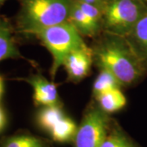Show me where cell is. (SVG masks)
Here are the masks:
<instances>
[{
    "instance_id": "8fae6325",
    "label": "cell",
    "mask_w": 147,
    "mask_h": 147,
    "mask_svg": "<svg viewBox=\"0 0 147 147\" xmlns=\"http://www.w3.org/2000/svg\"><path fill=\"white\" fill-rule=\"evenodd\" d=\"M125 38L147 69V11Z\"/></svg>"
},
{
    "instance_id": "9a60e30c",
    "label": "cell",
    "mask_w": 147,
    "mask_h": 147,
    "mask_svg": "<svg viewBox=\"0 0 147 147\" xmlns=\"http://www.w3.org/2000/svg\"><path fill=\"white\" fill-rule=\"evenodd\" d=\"M2 147H49V146L42 138L25 133L7 137L3 142Z\"/></svg>"
},
{
    "instance_id": "d6986e66",
    "label": "cell",
    "mask_w": 147,
    "mask_h": 147,
    "mask_svg": "<svg viewBox=\"0 0 147 147\" xmlns=\"http://www.w3.org/2000/svg\"><path fill=\"white\" fill-rule=\"evenodd\" d=\"M6 1H7V0H0V7L5 3Z\"/></svg>"
},
{
    "instance_id": "277c9868",
    "label": "cell",
    "mask_w": 147,
    "mask_h": 147,
    "mask_svg": "<svg viewBox=\"0 0 147 147\" xmlns=\"http://www.w3.org/2000/svg\"><path fill=\"white\" fill-rule=\"evenodd\" d=\"M146 11L142 0H107L103 8V31L125 37Z\"/></svg>"
},
{
    "instance_id": "ba28073f",
    "label": "cell",
    "mask_w": 147,
    "mask_h": 147,
    "mask_svg": "<svg viewBox=\"0 0 147 147\" xmlns=\"http://www.w3.org/2000/svg\"><path fill=\"white\" fill-rule=\"evenodd\" d=\"M31 86L33 100L37 106L61 105L62 102L58 93L57 85L47 80L41 74H34L21 79Z\"/></svg>"
},
{
    "instance_id": "5bb4252c",
    "label": "cell",
    "mask_w": 147,
    "mask_h": 147,
    "mask_svg": "<svg viewBox=\"0 0 147 147\" xmlns=\"http://www.w3.org/2000/svg\"><path fill=\"white\" fill-rule=\"evenodd\" d=\"M118 88H123V86L115 76L106 69H99V73L92 84V96L95 98L105 92Z\"/></svg>"
},
{
    "instance_id": "6da1fadb",
    "label": "cell",
    "mask_w": 147,
    "mask_h": 147,
    "mask_svg": "<svg viewBox=\"0 0 147 147\" xmlns=\"http://www.w3.org/2000/svg\"><path fill=\"white\" fill-rule=\"evenodd\" d=\"M93 63L115 76L123 88L132 87L147 75V69L124 36L103 31L91 47Z\"/></svg>"
},
{
    "instance_id": "8992f818",
    "label": "cell",
    "mask_w": 147,
    "mask_h": 147,
    "mask_svg": "<svg viewBox=\"0 0 147 147\" xmlns=\"http://www.w3.org/2000/svg\"><path fill=\"white\" fill-rule=\"evenodd\" d=\"M38 126L58 143L73 142L78 126L63 110L61 105L42 106L35 116Z\"/></svg>"
},
{
    "instance_id": "3957f363",
    "label": "cell",
    "mask_w": 147,
    "mask_h": 147,
    "mask_svg": "<svg viewBox=\"0 0 147 147\" xmlns=\"http://www.w3.org/2000/svg\"><path fill=\"white\" fill-rule=\"evenodd\" d=\"M34 36L39 40L52 56L50 76L53 80L69 53L88 46L84 42V37L69 21L43 29L35 33Z\"/></svg>"
},
{
    "instance_id": "7c38bea8",
    "label": "cell",
    "mask_w": 147,
    "mask_h": 147,
    "mask_svg": "<svg viewBox=\"0 0 147 147\" xmlns=\"http://www.w3.org/2000/svg\"><path fill=\"white\" fill-rule=\"evenodd\" d=\"M94 100L100 109L108 115L123 110L127 105V97L122 92V88H119L99 95L95 97Z\"/></svg>"
},
{
    "instance_id": "ffe728a7",
    "label": "cell",
    "mask_w": 147,
    "mask_h": 147,
    "mask_svg": "<svg viewBox=\"0 0 147 147\" xmlns=\"http://www.w3.org/2000/svg\"><path fill=\"white\" fill-rule=\"evenodd\" d=\"M142 1H143V2H144V3H145L147 5V0H142Z\"/></svg>"
},
{
    "instance_id": "30bf717a",
    "label": "cell",
    "mask_w": 147,
    "mask_h": 147,
    "mask_svg": "<svg viewBox=\"0 0 147 147\" xmlns=\"http://www.w3.org/2000/svg\"><path fill=\"white\" fill-rule=\"evenodd\" d=\"M21 57L14 37L13 26L6 17L0 16V61Z\"/></svg>"
},
{
    "instance_id": "ac0fdd59",
    "label": "cell",
    "mask_w": 147,
    "mask_h": 147,
    "mask_svg": "<svg viewBox=\"0 0 147 147\" xmlns=\"http://www.w3.org/2000/svg\"><path fill=\"white\" fill-rule=\"evenodd\" d=\"M3 92H4V82H3V77L0 75V100L3 96Z\"/></svg>"
},
{
    "instance_id": "4fadbf2b",
    "label": "cell",
    "mask_w": 147,
    "mask_h": 147,
    "mask_svg": "<svg viewBox=\"0 0 147 147\" xmlns=\"http://www.w3.org/2000/svg\"><path fill=\"white\" fill-rule=\"evenodd\" d=\"M100 147H140L118 126L110 124L109 131Z\"/></svg>"
},
{
    "instance_id": "7a4b0ae2",
    "label": "cell",
    "mask_w": 147,
    "mask_h": 147,
    "mask_svg": "<svg viewBox=\"0 0 147 147\" xmlns=\"http://www.w3.org/2000/svg\"><path fill=\"white\" fill-rule=\"evenodd\" d=\"M16 30L26 36L68 21L74 0H18Z\"/></svg>"
},
{
    "instance_id": "44dd1931",
    "label": "cell",
    "mask_w": 147,
    "mask_h": 147,
    "mask_svg": "<svg viewBox=\"0 0 147 147\" xmlns=\"http://www.w3.org/2000/svg\"><path fill=\"white\" fill-rule=\"evenodd\" d=\"M74 1H78V2H82L83 0H74Z\"/></svg>"
},
{
    "instance_id": "e0dca14e",
    "label": "cell",
    "mask_w": 147,
    "mask_h": 147,
    "mask_svg": "<svg viewBox=\"0 0 147 147\" xmlns=\"http://www.w3.org/2000/svg\"><path fill=\"white\" fill-rule=\"evenodd\" d=\"M7 123V117L3 107L0 105V132L4 129Z\"/></svg>"
},
{
    "instance_id": "9c48e42d",
    "label": "cell",
    "mask_w": 147,
    "mask_h": 147,
    "mask_svg": "<svg viewBox=\"0 0 147 147\" xmlns=\"http://www.w3.org/2000/svg\"><path fill=\"white\" fill-rule=\"evenodd\" d=\"M68 21L73 25V26L79 32V34L83 37L95 38L99 36L103 32L102 26L95 23L82 10L79 3L74 0L70 10Z\"/></svg>"
},
{
    "instance_id": "5b68a950",
    "label": "cell",
    "mask_w": 147,
    "mask_h": 147,
    "mask_svg": "<svg viewBox=\"0 0 147 147\" xmlns=\"http://www.w3.org/2000/svg\"><path fill=\"white\" fill-rule=\"evenodd\" d=\"M110 115L100 109L94 100L84 113L74 139V147H100L109 131Z\"/></svg>"
},
{
    "instance_id": "52a82bcc",
    "label": "cell",
    "mask_w": 147,
    "mask_h": 147,
    "mask_svg": "<svg viewBox=\"0 0 147 147\" xmlns=\"http://www.w3.org/2000/svg\"><path fill=\"white\" fill-rule=\"evenodd\" d=\"M93 64L92 49L87 46L69 53L65 59L62 67L66 72L67 80L77 84L89 74Z\"/></svg>"
},
{
    "instance_id": "2e32d148",
    "label": "cell",
    "mask_w": 147,
    "mask_h": 147,
    "mask_svg": "<svg viewBox=\"0 0 147 147\" xmlns=\"http://www.w3.org/2000/svg\"><path fill=\"white\" fill-rule=\"evenodd\" d=\"M107 0H83L82 2L86 3H89L92 5L96 6L97 7H99L100 9L103 11V8L105 5V3H106Z\"/></svg>"
}]
</instances>
